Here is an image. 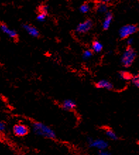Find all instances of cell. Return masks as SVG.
I'll list each match as a JSON object with an SVG mask.
<instances>
[{
    "mask_svg": "<svg viewBox=\"0 0 139 155\" xmlns=\"http://www.w3.org/2000/svg\"><path fill=\"white\" fill-rule=\"evenodd\" d=\"M93 21L90 19H87L84 22L80 23L76 27V30L79 33H86L88 32L93 27Z\"/></svg>",
    "mask_w": 139,
    "mask_h": 155,
    "instance_id": "8992f818",
    "label": "cell"
},
{
    "mask_svg": "<svg viewBox=\"0 0 139 155\" xmlns=\"http://www.w3.org/2000/svg\"><path fill=\"white\" fill-rule=\"evenodd\" d=\"M47 17V13H45V12H41L40 14H38V15L37 16V20L38 21H40V22H43L45 20V18Z\"/></svg>",
    "mask_w": 139,
    "mask_h": 155,
    "instance_id": "d6986e66",
    "label": "cell"
},
{
    "mask_svg": "<svg viewBox=\"0 0 139 155\" xmlns=\"http://www.w3.org/2000/svg\"><path fill=\"white\" fill-rule=\"evenodd\" d=\"M76 102L75 101L71 99H66L64 100L62 104V107L64 110L66 111H71L76 108Z\"/></svg>",
    "mask_w": 139,
    "mask_h": 155,
    "instance_id": "ba28073f",
    "label": "cell"
},
{
    "mask_svg": "<svg viewBox=\"0 0 139 155\" xmlns=\"http://www.w3.org/2000/svg\"><path fill=\"white\" fill-rule=\"evenodd\" d=\"M80 12L83 14H87L88 12H90V6L88 5V3H85L84 5H82L80 7Z\"/></svg>",
    "mask_w": 139,
    "mask_h": 155,
    "instance_id": "e0dca14e",
    "label": "cell"
},
{
    "mask_svg": "<svg viewBox=\"0 0 139 155\" xmlns=\"http://www.w3.org/2000/svg\"><path fill=\"white\" fill-rule=\"evenodd\" d=\"M93 56V52L91 50H86L82 54V58L84 60H88Z\"/></svg>",
    "mask_w": 139,
    "mask_h": 155,
    "instance_id": "2e32d148",
    "label": "cell"
},
{
    "mask_svg": "<svg viewBox=\"0 0 139 155\" xmlns=\"http://www.w3.org/2000/svg\"><path fill=\"white\" fill-rule=\"evenodd\" d=\"M105 14H105V18L103 23V28L104 30H107L110 27L112 21L113 15L110 12H107Z\"/></svg>",
    "mask_w": 139,
    "mask_h": 155,
    "instance_id": "8fae6325",
    "label": "cell"
},
{
    "mask_svg": "<svg viewBox=\"0 0 139 155\" xmlns=\"http://www.w3.org/2000/svg\"><path fill=\"white\" fill-rule=\"evenodd\" d=\"M134 40L133 38H128L127 39V41H126V43H127V45L128 46H131L133 45V43H134Z\"/></svg>",
    "mask_w": 139,
    "mask_h": 155,
    "instance_id": "7402d4cb",
    "label": "cell"
},
{
    "mask_svg": "<svg viewBox=\"0 0 139 155\" xmlns=\"http://www.w3.org/2000/svg\"><path fill=\"white\" fill-rule=\"evenodd\" d=\"M95 87L97 89H105L109 90V91L114 89V85L107 79H101V80L98 81L95 84Z\"/></svg>",
    "mask_w": 139,
    "mask_h": 155,
    "instance_id": "9c48e42d",
    "label": "cell"
},
{
    "mask_svg": "<svg viewBox=\"0 0 139 155\" xmlns=\"http://www.w3.org/2000/svg\"><path fill=\"white\" fill-rule=\"evenodd\" d=\"M6 127H7L6 123L5 122H2V121H0V132L5 131L6 130Z\"/></svg>",
    "mask_w": 139,
    "mask_h": 155,
    "instance_id": "ffe728a7",
    "label": "cell"
},
{
    "mask_svg": "<svg viewBox=\"0 0 139 155\" xmlns=\"http://www.w3.org/2000/svg\"><path fill=\"white\" fill-rule=\"evenodd\" d=\"M98 154L100 155H110L112 154V153L109 152L108 151H107L106 150H99Z\"/></svg>",
    "mask_w": 139,
    "mask_h": 155,
    "instance_id": "44dd1931",
    "label": "cell"
},
{
    "mask_svg": "<svg viewBox=\"0 0 139 155\" xmlns=\"http://www.w3.org/2000/svg\"><path fill=\"white\" fill-rule=\"evenodd\" d=\"M137 57V53L134 48L131 46L128 47L125 50L121 57V64L125 68H130Z\"/></svg>",
    "mask_w": 139,
    "mask_h": 155,
    "instance_id": "7a4b0ae2",
    "label": "cell"
},
{
    "mask_svg": "<svg viewBox=\"0 0 139 155\" xmlns=\"http://www.w3.org/2000/svg\"><path fill=\"white\" fill-rule=\"evenodd\" d=\"M13 133L14 135L16 137H25L28 135L29 133V128L26 125L18 123L14 125L13 127Z\"/></svg>",
    "mask_w": 139,
    "mask_h": 155,
    "instance_id": "277c9868",
    "label": "cell"
},
{
    "mask_svg": "<svg viewBox=\"0 0 139 155\" xmlns=\"http://www.w3.org/2000/svg\"><path fill=\"white\" fill-rule=\"evenodd\" d=\"M105 135L112 140L116 141V140H118V139H119V137H118L115 132L110 128H107L105 130Z\"/></svg>",
    "mask_w": 139,
    "mask_h": 155,
    "instance_id": "4fadbf2b",
    "label": "cell"
},
{
    "mask_svg": "<svg viewBox=\"0 0 139 155\" xmlns=\"http://www.w3.org/2000/svg\"><path fill=\"white\" fill-rule=\"evenodd\" d=\"M133 75L129 73L128 72H126V71H121L119 73V78L121 79H123V80H131Z\"/></svg>",
    "mask_w": 139,
    "mask_h": 155,
    "instance_id": "9a60e30c",
    "label": "cell"
},
{
    "mask_svg": "<svg viewBox=\"0 0 139 155\" xmlns=\"http://www.w3.org/2000/svg\"><path fill=\"white\" fill-rule=\"evenodd\" d=\"M102 1L105 3H108V2H111L112 0H102Z\"/></svg>",
    "mask_w": 139,
    "mask_h": 155,
    "instance_id": "cb8c5ba5",
    "label": "cell"
},
{
    "mask_svg": "<svg viewBox=\"0 0 139 155\" xmlns=\"http://www.w3.org/2000/svg\"><path fill=\"white\" fill-rule=\"evenodd\" d=\"M138 26L134 24L126 25L119 29V35L121 39H126L138 31Z\"/></svg>",
    "mask_w": 139,
    "mask_h": 155,
    "instance_id": "3957f363",
    "label": "cell"
},
{
    "mask_svg": "<svg viewBox=\"0 0 139 155\" xmlns=\"http://www.w3.org/2000/svg\"><path fill=\"white\" fill-rule=\"evenodd\" d=\"M131 80V83L133 85L135 86V87L137 88L139 87V76L138 74L132 76Z\"/></svg>",
    "mask_w": 139,
    "mask_h": 155,
    "instance_id": "ac0fdd59",
    "label": "cell"
},
{
    "mask_svg": "<svg viewBox=\"0 0 139 155\" xmlns=\"http://www.w3.org/2000/svg\"><path fill=\"white\" fill-rule=\"evenodd\" d=\"M0 29H1V31H2L4 33L7 34L8 36L11 38H16L18 36L17 33H16V31L15 30L9 28L7 25H6L5 24H0Z\"/></svg>",
    "mask_w": 139,
    "mask_h": 155,
    "instance_id": "52a82bcc",
    "label": "cell"
},
{
    "mask_svg": "<svg viewBox=\"0 0 139 155\" xmlns=\"http://www.w3.org/2000/svg\"><path fill=\"white\" fill-rule=\"evenodd\" d=\"M33 132L36 135L47 138L49 140H55L57 138V135L54 130L49 127L48 125L41 122H33L32 123Z\"/></svg>",
    "mask_w": 139,
    "mask_h": 155,
    "instance_id": "6da1fadb",
    "label": "cell"
},
{
    "mask_svg": "<svg viewBox=\"0 0 139 155\" xmlns=\"http://www.w3.org/2000/svg\"><path fill=\"white\" fill-rule=\"evenodd\" d=\"M49 7L47 6H43V7H41V12H45V13L47 14V12H48Z\"/></svg>",
    "mask_w": 139,
    "mask_h": 155,
    "instance_id": "603a6c76",
    "label": "cell"
},
{
    "mask_svg": "<svg viewBox=\"0 0 139 155\" xmlns=\"http://www.w3.org/2000/svg\"><path fill=\"white\" fill-rule=\"evenodd\" d=\"M107 9H108V7L105 2L99 3L96 8L97 12L100 14H105L107 12Z\"/></svg>",
    "mask_w": 139,
    "mask_h": 155,
    "instance_id": "5bb4252c",
    "label": "cell"
},
{
    "mask_svg": "<svg viewBox=\"0 0 139 155\" xmlns=\"http://www.w3.org/2000/svg\"><path fill=\"white\" fill-rule=\"evenodd\" d=\"M23 28H24L27 33H28L30 36L34 38H38L40 35V32L37 29L36 27L31 26L29 24H24L23 25Z\"/></svg>",
    "mask_w": 139,
    "mask_h": 155,
    "instance_id": "30bf717a",
    "label": "cell"
},
{
    "mask_svg": "<svg viewBox=\"0 0 139 155\" xmlns=\"http://www.w3.org/2000/svg\"><path fill=\"white\" fill-rule=\"evenodd\" d=\"M103 45L98 41H95L93 42L92 46H91V50L93 53H100L103 51Z\"/></svg>",
    "mask_w": 139,
    "mask_h": 155,
    "instance_id": "7c38bea8",
    "label": "cell"
},
{
    "mask_svg": "<svg viewBox=\"0 0 139 155\" xmlns=\"http://www.w3.org/2000/svg\"><path fill=\"white\" fill-rule=\"evenodd\" d=\"M89 147L97 149L98 150H104L108 148L109 143L105 140L102 139H93L92 142L89 144Z\"/></svg>",
    "mask_w": 139,
    "mask_h": 155,
    "instance_id": "5b68a950",
    "label": "cell"
}]
</instances>
